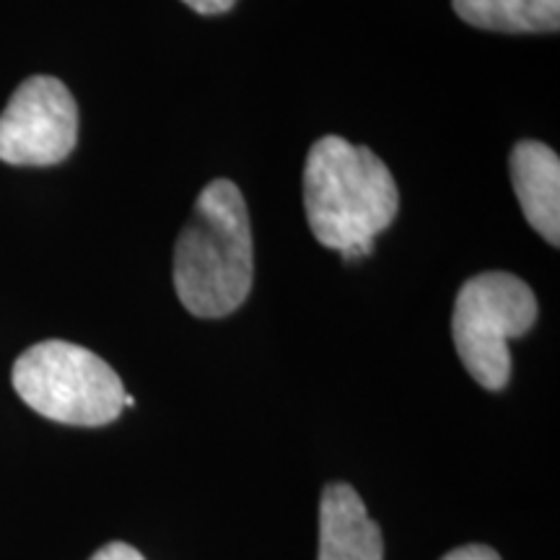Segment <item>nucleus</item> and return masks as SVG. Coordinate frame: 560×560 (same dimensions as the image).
<instances>
[{
	"instance_id": "obj_1",
	"label": "nucleus",
	"mask_w": 560,
	"mask_h": 560,
	"mask_svg": "<svg viewBox=\"0 0 560 560\" xmlns=\"http://www.w3.org/2000/svg\"><path fill=\"white\" fill-rule=\"evenodd\" d=\"M304 210L322 247L355 260L371 255L376 236L392 226L400 192L374 151L340 136H325L306 156Z\"/></svg>"
},
{
	"instance_id": "obj_2",
	"label": "nucleus",
	"mask_w": 560,
	"mask_h": 560,
	"mask_svg": "<svg viewBox=\"0 0 560 560\" xmlns=\"http://www.w3.org/2000/svg\"><path fill=\"white\" fill-rule=\"evenodd\" d=\"M255 283V242L249 210L231 179L202 187L192 219L174 244V291L200 319L229 317Z\"/></svg>"
},
{
	"instance_id": "obj_3",
	"label": "nucleus",
	"mask_w": 560,
	"mask_h": 560,
	"mask_svg": "<svg viewBox=\"0 0 560 560\" xmlns=\"http://www.w3.org/2000/svg\"><path fill=\"white\" fill-rule=\"evenodd\" d=\"M11 380L21 400L55 423L96 429L122 412L120 376L107 361L75 342H37L13 363Z\"/></svg>"
},
{
	"instance_id": "obj_4",
	"label": "nucleus",
	"mask_w": 560,
	"mask_h": 560,
	"mask_svg": "<svg viewBox=\"0 0 560 560\" xmlns=\"http://www.w3.org/2000/svg\"><path fill=\"white\" fill-rule=\"evenodd\" d=\"M535 319V291L522 278L482 272L467 280L452 314L454 346L467 374L490 392L506 387L511 380L509 340L527 335Z\"/></svg>"
},
{
	"instance_id": "obj_5",
	"label": "nucleus",
	"mask_w": 560,
	"mask_h": 560,
	"mask_svg": "<svg viewBox=\"0 0 560 560\" xmlns=\"http://www.w3.org/2000/svg\"><path fill=\"white\" fill-rule=\"evenodd\" d=\"M79 140V107L52 75H32L13 91L0 115V161L11 166H52Z\"/></svg>"
},
{
	"instance_id": "obj_6",
	"label": "nucleus",
	"mask_w": 560,
	"mask_h": 560,
	"mask_svg": "<svg viewBox=\"0 0 560 560\" xmlns=\"http://www.w3.org/2000/svg\"><path fill=\"white\" fill-rule=\"evenodd\" d=\"M511 182L524 219L550 247L560 244V159L550 145L520 140L511 151Z\"/></svg>"
},
{
	"instance_id": "obj_7",
	"label": "nucleus",
	"mask_w": 560,
	"mask_h": 560,
	"mask_svg": "<svg viewBox=\"0 0 560 560\" xmlns=\"http://www.w3.org/2000/svg\"><path fill=\"white\" fill-rule=\"evenodd\" d=\"M319 560H384L380 524L369 520L361 495L332 482L319 501Z\"/></svg>"
},
{
	"instance_id": "obj_8",
	"label": "nucleus",
	"mask_w": 560,
	"mask_h": 560,
	"mask_svg": "<svg viewBox=\"0 0 560 560\" xmlns=\"http://www.w3.org/2000/svg\"><path fill=\"white\" fill-rule=\"evenodd\" d=\"M465 24L488 32H558L560 0H452Z\"/></svg>"
},
{
	"instance_id": "obj_9",
	"label": "nucleus",
	"mask_w": 560,
	"mask_h": 560,
	"mask_svg": "<svg viewBox=\"0 0 560 560\" xmlns=\"http://www.w3.org/2000/svg\"><path fill=\"white\" fill-rule=\"evenodd\" d=\"M441 560H501V556L488 545H465V548L446 552Z\"/></svg>"
},
{
	"instance_id": "obj_10",
	"label": "nucleus",
	"mask_w": 560,
	"mask_h": 560,
	"mask_svg": "<svg viewBox=\"0 0 560 560\" xmlns=\"http://www.w3.org/2000/svg\"><path fill=\"white\" fill-rule=\"evenodd\" d=\"M91 560H145L136 548H130L128 542H109L104 545L100 552H94Z\"/></svg>"
},
{
	"instance_id": "obj_11",
	"label": "nucleus",
	"mask_w": 560,
	"mask_h": 560,
	"mask_svg": "<svg viewBox=\"0 0 560 560\" xmlns=\"http://www.w3.org/2000/svg\"><path fill=\"white\" fill-rule=\"evenodd\" d=\"M185 5H190L192 11L202 13V16H215V13H226L234 9L236 0H182Z\"/></svg>"
}]
</instances>
